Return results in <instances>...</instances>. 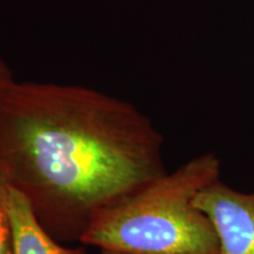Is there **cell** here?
Wrapping results in <instances>:
<instances>
[{
    "label": "cell",
    "instance_id": "cell-1",
    "mask_svg": "<svg viewBox=\"0 0 254 254\" xmlns=\"http://www.w3.org/2000/svg\"><path fill=\"white\" fill-rule=\"evenodd\" d=\"M163 147L145 113L94 88L14 80L0 99V171L60 243L166 173Z\"/></svg>",
    "mask_w": 254,
    "mask_h": 254
},
{
    "label": "cell",
    "instance_id": "cell-2",
    "mask_svg": "<svg viewBox=\"0 0 254 254\" xmlns=\"http://www.w3.org/2000/svg\"><path fill=\"white\" fill-rule=\"evenodd\" d=\"M220 171L213 152L196 155L105 209L80 243L131 254H218L213 224L194 200Z\"/></svg>",
    "mask_w": 254,
    "mask_h": 254
},
{
    "label": "cell",
    "instance_id": "cell-3",
    "mask_svg": "<svg viewBox=\"0 0 254 254\" xmlns=\"http://www.w3.org/2000/svg\"><path fill=\"white\" fill-rule=\"evenodd\" d=\"M194 204L213 224L218 254H254V190L243 192L227 184H209Z\"/></svg>",
    "mask_w": 254,
    "mask_h": 254
},
{
    "label": "cell",
    "instance_id": "cell-4",
    "mask_svg": "<svg viewBox=\"0 0 254 254\" xmlns=\"http://www.w3.org/2000/svg\"><path fill=\"white\" fill-rule=\"evenodd\" d=\"M13 227V254H87L84 249L62 245L40 224L30 204L18 190H9Z\"/></svg>",
    "mask_w": 254,
    "mask_h": 254
},
{
    "label": "cell",
    "instance_id": "cell-5",
    "mask_svg": "<svg viewBox=\"0 0 254 254\" xmlns=\"http://www.w3.org/2000/svg\"><path fill=\"white\" fill-rule=\"evenodd\" d=\"M11 186L0 171V254H13V227L9 212Z\"/></svg>",
    "mask_w": 254,
    "mask_h": 254
},
{
    "label": "cell",
    "instance_id": "cell-6",
    "mask_svg": "<svg viewBox=\"0 0 254 254\" xmlns=\"http://www.w3.org/2000/svg\"><path fill=\"white\" fill-rule=\"evenodd\" d=\"M13 82L14 78L12 75L11 69H9L7 64L4 60L0 59V99Z\"/></svg>",
    "mask_w": 254,
    "mask_h": 254
},
{
    "label": "cell",
    "instance_id": "cell-7",
    "mask_svg": "<svg viewBox=\"0 0 254 254\" xmlns=\"http://www.w3.org/2000/svg\"><path fill=\"white\" fill-rule=\"evenodd\" d=\"M101 254H131V253L119 252V251H112V250H101Z\"/></svg>",
    "mask_w": 254,
    "mask_h": 254
}]
</instances>
